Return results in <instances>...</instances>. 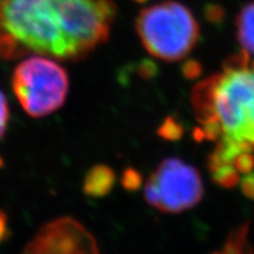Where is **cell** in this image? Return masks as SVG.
Wrapping results in <instances>:
<instances>
[{"instance_id":"6","label":"cell","mask_w":254,"mask_h":254,"mask_svg":"<svg viewBox=\"0 0 254 254\" xmlns=\"http://www.w3.org/2000/svg\"><path fill=\"white\" fill-rule=\"evenodd\" d=\"M23 254H100L93 234L69 217L44 225L28 241Z\"/></svg>"},{"instance_id":"8","label":"cell","mask_w":254,"mask_h":254,"mask_svg":"<svg viewBox=\"0 0 254 254\" xmlns=\"http://www.w3.org/2000/svg\"><path fill=\"white\" fill-rule=\"evenodd\" d=\"M237 39L241 53L254 59V0L243 6L236 20Z\"/></svg>"},{"instance_id":"10","label":"cell","mask_w":254,"mask_h":254,"mask_svg":"<svg viewBox=\"0 0 254 254\" xmlns=\"http://www.w3.org/2000/svg\"><path fill=\"white\" fill-rule=\"evenodd\" d=\"M9 106L4 92L0 90V140L4 138L8 128L9 123Z\"/></svg>"},{"instance_id":"9","label":"cell","mask_w":254,"mask_h":254,"mask_svg":"<svg viewBox=\"0 0 254 254\" xmlns=\"http://www.w3.org/2000/svg\"><path fill=\"white\" fill-rule=\"evenodd\" d=\"M213 254H253V250L249 241V226L241 225L237 227L230 236L221 249Z\"/></svg>"},{"instance_id":"2","label":"cell","mask_w":254,"mask_h":254,"mask_svg":"<svg viewBox=\"0 0 254 254\" xmlns=\"http://www.w3.org/2000/svg\"><path fill=\"white\" fill-rule=\"evenodd\" d=\"M192 106L199 139L254 153V59L243 53L228 59L193 88Z\"/></svg>"},{"instance_id":"4","label":"cell","mask_w":254,"mask_h":254,"mask_svg":"<svg viewBox=\"0 0 254 254\" xmlns=\"http://www.w3.org/2000/svg\"><path fill=\"white\" fill-rule=\"evenodd\" d=\"M12 90L32 118H44L65 104L69 90L68 73L56 59L32 55L12 73Z\"/></svg>"},{"instance_id":"14","label":"cell","mask_w":254,"mask_h":254,"mask_svg":"<svg viewBox=\"0 0 254 254\" xmlns=\"http://www.w3.org/2000/svg\"><path fill=\"white\" fill-rule=\"evenodd\" d=\"M9 236V226H8V218L5 212L0 209V244L4 243Z\"/></svg>"},{"instance_id":"7","label":"cell","mask_w":254,"mask_h":254,"mask_svg":"<svg viewBox=\"0 0 254 254\" xmlns=\"http://www.w3.org/2000/svg\"><path fill=\"white\" fill-rule=\"evenodd\" d=\"M113 170L106 165H95L86 173L84 179V193L91 198H103L114 186Z\"/></svg>"},{"instance_id":"1","label":"cell","mask_w":254,"mask_h":254,"mask_svg":"<svg viewBox=\"0 0 254 254\" xmlns=\"http://www.w3.org/2000/svg\"><path fill=\"white\" fill-rule=\"evenodd\" d=\"M113 0H0V58L85 59L109 39Z\"/></svg>"},{"instance_id":"3","label":"cell","mask_w":254,"mask_h":254,"mask_svg":"<svg viewBox=\"0 0 254 254\" xmlns=\"http://www.w3.org/2000/svg\"><path fill=\"white\" fill-rule=\"evenodd\" d=\"M136 33L145 50L164 62H178L190 55L199 39V24L189 7L165 0L141 9Z\"/></svg>"},{"instance_id":"11","label":"cell","mask_w":254,"mask_h":254,"mask_svg":"<svg viewBox=\"0 0 254 254\" xmlns=\"http://www.w3.org/2000/svg\"><path fill=\"white\" fill-rule=\"evenodd\" d=\"M182 127H180V125L177 122H174L172 118L167 119L163 124V126L160 127V129H159L160 135L166 139H178L182 135Z\"/></svg>"},{"instance_id":"5","label":"cell","mask_w":254,"mask_h":254,"mask_svg":"<svg viewBox=\"0 0 254 254\" xmlns=\"http://www.w3.org/2000/svg\"><path fill=\"white\" fill-rule=\"evenodd\" d=\"M202 194L204 185L199 171L178 158L161 161L144 187L146 201L164 213H180L193 208Z\"/></svg>"},{"instance_id":"13","label":"cell","mask_w":254,"mask_h":254,"mask_svg":"<svg viewBox=\"0 0 254 254\" xmlns=\"http://www.w3.org/2000/svg\"><path fill=\"white\" fill-rule=\"evenodd\" d=\"M241 189L246 196L254 199V173H247L241 180Z\"/></svg>"},{"instance_id":"12","label":"cell","mask_w":254,"mask_h":254,"mask_svg":"<svg viewBox=\"0 0 254 254\" xmlns=\"http://www.w3.org/2000/svg\"><path fill=\"white\" fill-rule=\"evenodd\" d=\"M141 179L140 176L135 172L134 170L127 171L125 173V177H124V185H125L126 189L128 190H135L140 186Z\"/></svg>"}]
</instances>
